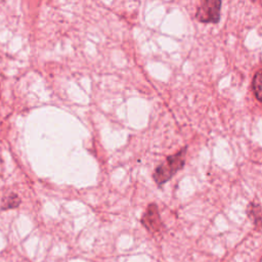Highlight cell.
I'll return each mask as SVG.
<instances>
[{
    "mask_svg": "<svg viewBox=\"0 0 262 262\" xmlns=\"http://www.w3.org/2000/svg\"><path fill=\"white\" fill-rule=\"evenodd\" d=\"M186 151L187 146H184L178 152L167 157L166 160L156 168L152 178L158 185H162L169 181L179 170L184 167Z\"/></svg>",
    "mask_w": 262,
    "mask_h": 262,
    "instance_id": "obj_1",
    "label": "cell"
},
{
    "mask_svg": "<svg viewBox=\"0 0 262 262\" xmlns=\"http://www.w3.org/2000/svg\"><path fill=\"white\" fill-rule=\"evenodd\" d=\"M221 4L219 0L203 1L195 12V18L204 24H217L220 19Z\"/></svg>",
    "mask_w": 262,
    "mask_h": 262,
    "instance_id": "obj_2",
    "label": "cell"
},
{
    "mask_svg": "<svg viewBox=\"0 0 262 262\" xmlns=\"http://www.w3.org/2000/svg\"><path fill=\"white\" fill-rule=\"evenodd\" d=\"M142 225L151 233L158 232L161 230L163 223L160 217L159 209L156 204H149L141 217Z\"/></svg>",
    "mask_w": 262,
    "mask_h": 262,
    "instance_id": "obj_3",
    "label": "cell"
},
{
    "mask_svg": "<svg viewBox=\"0 0 262 262\" xmlns=\"http://www.w3.org/2000/svg\"><path fill=\"white\" fill-rule=\"evenodd\" d=\"M252 89L256 98L262 102V69L255 74L252 82Z\"/></svg>",
    "mask_w": 262,
    "mask_h": 262,
    "instance_id": "obj_4",
    "label": "cell"
},
{
    "mask_svg": "<svg viewBox=\"0 0 262 262\" xmlns=\"http://www.w3.org/2000/svg\"><path fill=\"white\" fill-rule=\"evenodd\" d=\"M20 203V200L19 198L14 194V193H10L9 195H7L4 200H3V203H2V209L5 210V209H11V208H15L19 205Z\"/></svg>",
    "mask_w": 262,
    "mask_h": 262,
    "instance_id": "obj_5",
    "label": "cell"
},
{
    "mask_svg": "<svg viewBox=\"0 0 262 262\" xmlns=\"http://www.w3.org/2000/svg\"><path fill=\"white\" fill-rule=\"evenodd\" d=\"M260 212H261V208L259 205H255V204H251L249 205V210H248V213H249V216L254 220V222H258V221H261V215H260Z\"/></svg>",
    "mask_w": 262,
    "mask_h": 262,
    "instance_id": "obj_6",
    "label": "cell"
}]
</instances>
